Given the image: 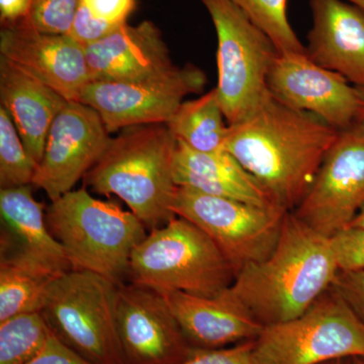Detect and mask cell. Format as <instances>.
<instances>
[{
	"label": "cell",
	"mask_w": 364,
	"mask_h": 364,
	"mask_svg": "<svg viewBox=\"0 0 364 364\" xmlns=\"http://www.w3.org/2000/svg\"><path fill=\"white\" fill-rule=\"evenodd\" d=\"M339 132L270 95L253 114L229 126L223 150L260 182L279 207L293 212Z\"/></svg>",
	"instance_id": "obj_1"
},
{
	"label": "cell",
	"mask_w": 364,
	"mask_h": 364,
	"mask_svg": "<svg viewBox=\"0 0 364 364\" xmlns=\"http://www.w3.org/2000/svg\"><path fill=\"white\" fill-rule=\"evenodd\" d=\"M338 272L331 239L289 212L272 254L244 267L229 289L267 327L308 310Z\"/></svg>",
	"instance_id": "obj_2"
},
{
	"label": "cell",
	"mask_w": 364,
	"mask_h": 364,
	"mask_svg": "<svg viewBox=\"0 0 364 364\" xmlns=\"http://www.w3.org/2000/svg\"><path fill=\"white\" fill-rule=\"evenodd\" d=\"M176 145L166 124L124 129L83 177L85 188L119 196L148 229L161 227L176 217Z\"/></svg>",
	"instance_id": "obj_3"
},
{
	"label": "cell",
	"mask_w": 364,
	"mask_h": 364,
	"mask_svg": "<svg viewBox=\"0 0 364 364\" xmlns=\"http://www.w3.org/2000/svg\"><path fill=\"white\" fill-rule=\"evenodd\" d=\"M46 223L63 246L72 270H86L119 286L146 228L131 210L98 200L86 188L71 191L46 208Z\"/></svg>",
	"instance_id": "obj_4"
},
{
	"label": "cell",
	"mask_w": 364,
	"mask_h": 364,
	"mask_svg": "<svg viewBox=\"0 0 364 364\" xmlns=\"http://www.w3.org/2000/svg\"><path fill=\"white\" fill-rule=\"evenodd\" d=\"M129 277L132 284L160 294L182 291L212 298L231 287L235 273L205 232L176 215L136 246Z\"/></svg>",
	"instance_id": "obj_5"
},
{
	"label": "cell",
	"mask_w": 364,
	"mask_h": 364,
	"mask_svg": "<svg viewBox=\"0 0 364 364\" xmlns=\"http://www.w3.org/2000/svg\"><path fill=\"white\" fill-rule=\"evenodd\" d=\"M117 284L86 270L59 275L40 312L54 336L92 364H124L117 332Z\"/></svg>",
	"instance_id": "obj_6"
},
{
	"label": "cell",
	"mask_w": 364,
	"mask_h": 364,
	"mask_svg": "<svg viewBox=\"0 0 364 364\" xmlns=\"http://www.w3.org/2000/svg\"><path fill=\"white\" fill-rule=\"evenodd\" d=\"M218 37L215 87L229 126L253 114L270 95L267 80L277 47L231 0H200Z\"/></svg>",
	"instance_id": "obj_7"
},
{
	"label": "cell",
	"mask_w": 364,
	"mask_h": 364,
	"mask_svg": "<svg viewBox=\"0 0 364 364\" xmlns=\"http://www.w3.org/2000/svg\"><path fill=\"white\" fill-rule=\"evenodd\" d=\"M258 364H325L364 358V323L331 287L298 317L263 328Z\"/></svg>",
	"instance_id": "obj_8"
},
{
	"label": "cell",
	"mask_w": 364,
	"mask_h": 364,
	"mask_svg": "<svg viewBox=\"0 0 364 364\" xmlns=\"http://www.w3.org/2000/svg\"><path fill=\"white\" fill-rule=\"evenodd\" d=\"M172 212L212 239L235 277L244 267L272 254L289 213L279 207H259L186 186H177Z\"/></svg>",
	"instance_id": "obj_9"
},
{
	"label": "cell",
	"mask_w": 364,
	"mask_h": 364,
	"mask_svg": "<svg viewBox=\"0 0 364 364\" xmlns=\"http://www.w3.org/2000/svg\"><path fill=\"white\" fill-rule=\"evenodd\" d=\"M207 77L198 67H174L154 76L124 82L90 81L78 102L92 107L109 133L129 127L167 124L184 97L202 92Z\"/></svg>",
	"instance_id": "obj_10"
},
{
	"label": "cell",
	"mask_w": 364,
	"mask_h": 364,
	"mask_svg": "<svg viewBox=\"0 0 364 364\" xmlns=\"http://www.w3.org/2000/svg\"><path fill=\"white\" fill-rule=\"evenodd\" d=\"M364 207V123L355 122L326 155L312 186L293 213L331 238Z\"/></svg>",
	"instance_id": "obj_11"
},
{
	"label": "cell",
	"mask_w": 364,
	"mask_h": 364,
	"mask_svg": "<svg viewBox=\"0 0 364 364\" xmlns=\"http://www.w3.org/2000/svg\"><path fill=\"white\" fill-rule=\"evenodd\" d=\"M117 332L124 364H181L198 350L166 299L135 284L117 287Z\"/></svg>",
	"instance_id": "obj_12"
},
{
	"label": "cell",
	"mask_w": 364,
	"mask_h": 364,
	"mask_svg": "<svg viewBox=\"0 0 364 364\" xmlns=\"http://www.w3.org/2000/svg\"><path fill=\"white\" fill-rule=\"evenodd\" d=\"M267 85L270 95L282 104L310 112L335 130H346L358 121L360 90L316 64L306 53H279Z\"/></svg>",
	"instance_id": "obj_13"
},
{
	"label": "cell",
	"mask_w": 364,
	"mask_h": 364,
	"mask_svg": "<svg viewBox=\"0 0 364 364\" xmlns=\"http://www.w3.org/2000/svg\"><path fill=\"white\" fill-rule=\"evenodd\" d=\"M102 117L80 102H67L53 122L33 186L51 202L73 191L97 163L112 136Z\"/></svg>",
	"instance_id": "obj_14"
},
{
	"label": "cell",
	"mask_w": 364,
	"mask_h": 364,
	"mask_svg": "<svg viewBox=\"0 0 364 364\" xmlns=\"http://www.w3.org/2000/svg\"><path fill=\"white\" fill-rule=\"evenodd\" d=\"M0 57L68 102H78L91 81L82 46L68 35L40 32L28 23L2 28Z\"/></svg>",
	"instance_id": "obj_15"
},
{
	"label": "cell",
	"mask_w": 364,
	"mask_h": 364,
	"mask_svg": "<svg viewBox=\"0 0 364 364\" xmlns=\"http://www.w3.org/2000/svg\"><path fill=\"white\" fill-rule=\"evenodd\" d=\"M310 6L309 58L364 88V9L348 0H310Z\"/></svg>",
	"instance_id": "obj_16"
},
{
	"label": "cell",
	"mask_w": 364,
	"mask_h": 364,
	"mask_svg": "<svg viewBox=\"0 0 364 364\" xmlns=\"http://www.w3.org/2000/svg\"><path fill=\"white\" fill-rule=\"evenodd\" d=\"M91 81L124 82L154 77L176 65L162 33L152 21L128 23L85 48Z\"/></svg>",
	"instance_id": "obj_17"
},
{
	"label": "cell",
	"mask_w": 364,
	"mask_h": 364,
	"mask_svg": "<svg viewBox=\"0 0 364 364\" xmlns=\"http://www.w3.org/2000/svg\"><path fill=\"white\" fill-rule=\"evenodd\" d=\"M162 296L189 344L198 350L226 348L252 341L264 328L235 298L229 287L212 298L182 291Z\"/></svg>",
	"instance_id": "obj_18"
},
{
	"label": "cell",
	"mask_w": 364,
	"mask_h": 364,
	"mask_svg": "<svg viewBox=\"0 0 364 364\" xmlns=\"http://www.w3.org/2000/svg\"><path fill=\"white\" fill-rule=\"evenodd\" d=\"M176 142L174 181L177 186L259 207H279L260 182L227 151L200 152Z\"/></svg>",
	"instance_id": "obj_19"
},
{
	"label": "cell",
	"mask_w": 364,
	"mask_h": 364,
	"mask_svg": "<svg viewBox=\"0 0 364 364\" xmlns=\"http://www.w3.org/2000/svg\"><path fill=\"white\" fill-rule=\"evenodd\" d=\"M0 100L26 150L39 165L53 122L68 100L2 57Z\"/></svg>",
	"instance_id": "obj_20"
},
{
	"label": "cell",
	"mask_w": 364,
	"mask_h": 364,
	"mask_svg": "<svg viewBox=\"0 0 364 364\" xmlns=\"http://www.w3.org/2000/svg\"><path fill=\"white\" fill-rule=\"evenodd\" d=\"M32 186L0 188L1 246L33 256L50 267L72 270L63 246L46 223V208L35 200Z\"/></svg>",
	"instance_id": "obj_21"
},
{
	"label": "cell",
	"mask_w": 364,
	"mask_h": 364,
	"mask_svg": "<svg viewBox=\"0 0 364 364\" xmlns=\"http://www.w3.org/2000/svg\"><path fill=\"white\" fill-rule=\"evenodd\" d=\"M0 258V322L18 314L40 312L49 287L66 272L6 246H1Z\"/></svg>",
	"instance_id": "obj_22"
},
{
	"label": "cell",
	"mask_w": 364,
	"mask_h": 364,
	"mask_svg": "<svg viewBox=\"0 0 364 364\" xmlns=\"http://www.w3.org/2000/svg\"><path fill=\"white\" fill-rule=\"evenodd\" d=\"M166 126L176 141L200 152L223 150L229 130L215 88L182 102Z\"/></svg>",
	"instance_id": "obj_23"
},
{
	"label": "cell",
	"mask_w": 364,
	"mask_h": 364,
	"mask_svg": "<svg viewBox=\"0 0 364 364\" xmlns=\"http://www.w3.org/2000/svg\"><path fill=\"white\" fill-rule=\"evenodd\" d=\"M52 332L41 312L0 322V364H28L45 348Z\"/></svg>",
	"instance_id": "obj_24"
},
{
	"label": "cell",
	"mask_w": 364,
	"mask_h": 364,
	"mask_svg": "<svg viewBox=\"0 0 364 364\" xmlns=\"http://www.w3.org/2000/svg\"><path fill=\"white\" fill-rule=\"evenodd\" d=\"M37 168L13 119L0 105V188L33 186Z\"/></svg>",
	"instance_id": "obj_25"
},
{
	"label": "cell",
	"mask_w": 364,
	"mask_h": 364,
	"mask_svg": "<svg viewBox=\"0 0 364 364\" xmlns=\"http://www.w3.org/2000/svg\"><path fill=\"white\" fill-rule=\"evenodd\" d=\"M259 26L279 53H306L287 16L289 0H231Z\"/></svg>",
	"instance_id": "obj_26"
},
{
	"label": "cell",
	"mask_w": 364,
	"mask_h": 364,
	"mask_svg": "<svg viewBox=\"0 0 364 364\" xmlns=\"http://www.w3.org/2000/svg\"><path fill=\"white\" fill-rule=\"evenodd\" d=\"M80 0H33L28 25L40 32L67 35Z\"/></svg>",
	"instance_id": "obj_27"
},
{
	"label": "cell",
	"mask_w": 364,
	"mask_h": 364,
	"mask_svg": "<svg viewBox=\"0 0 364 364\" xmlns=\"http://www.w3.org/2000/svg\"><path fill=\"white\" fill-rule=\"evenodd\" d=\"M330 239L339 272L364 269V228L347 227Z\"/></svg>",
	"instance_id": "obj_28"
},
{
	"label": "cell",
	"mask_w": 364,
	"mask_h": 364,
	"mask_svg": "<svg viewBox=\"0 0 364 364\" xmlns=\"http://www.w3.org/2000/svg\"><path fill=\"white\" fill-rule=\"evenodd\" d=\"M117 26H119L111 25L95 18L90 11L80 4L67 35L85 49L88 46L104 39L114 32Z\"/></svg>",
	"instance_id": "obj_29"
},
{
	"label": "cell",
	"mask_w": 364,
	"mask_h": 364,
	"mask_svg": "<svg viewBox=\"0 0 364 364\" xmlns=\"http://www.w3.org/2000/svg\"><path fill=\"white\" fill-rule=\"evenodd\" d=\"M253 342L254 340L212 350L198 349L181 364H258L254 358Z\"/></svg>",
	"instance_id": "obj_30"
},
{
	"label": "cell",
	"mask_w": 364,
	"mask_h": 364,
	"mask_svg": "<svg viewBox=\"0 0 364 364\" xmlns=\"http://www.w3.org/2000/svg\"><path fill=\"white\" fill-rule=\"evenodd\" d=\"M332 287L364 323V269L339 272Z\"/></svg>",
	"instance_id": "obj_31"
},
{
	"label": "cell",
	"mask_w": 364,
	"mask_h": 364,
	"mask_svg": "<svg viewBox=\"0 0 364 364\" xmlns=\"http://www.w3.org/2000/svg\"><path fill=\"white\" fill-rule=\"evenodd\" d=\"M80 4L95 18L114 26L126 23L136 7V0H80Z\"/></svg>",
	"instance_id": "obj_32"
},
{
	"label": "cell",
	"mask_w": 364,
	"mask_h": 364,
	"mask_svg": "<svg viewBox=\"0 0 364 364\" xmlns=\"http://www.w3.org/2000/svg\"><path fill=\"white\" fill-rule=\"evenodd\" d=\"M28 364H92L79 356L51 334L45 348Z\"/></svg>",
	"instance_id": "obj_33"
},
{
	"label": "cell",
	"mask_w": 364,
	"mask_h": 364,
	"mask_svg": "<svg viewBox=\"0 0 364 364\" xmlns=\"http://www.w3.org/2000/svg\"><path fill=\"white\" fill-rule=\"evenodd\" d=\"M33 0H0V21L11 26L26 23L32 11Z\"/></svg>",
	"instance_id": "obj_34"
},
{
	"label": "cell",
	"mask_w": 364,
	"mask_h": 364,
	"mask_svg": "<svg viewBox=\"0 0 364 364\" xmlns=\"http://www.w3.org/2000/svg\"><path fill=\"white\" fill-rule=\"evenodd\" d=\"M348 227H361L364 228V207L359 210L358 215H355L350 225Z\"/></svg>",
	"instance_id": "obj_35"
},
{
	"label": "cell",
	"mask_w": 364,
	"mask_h": 364,
	"mask_svg": "<svg viewBox=\"0 0 364 364\" xmlns=\"http://www.w3.org/2000/svg\"><path fill=\"white\" fill-rule=\"evenodd\" d=\"M361 91V98H363V100H361V109L360 112H359L358 114V119L356 122H363L364 123V88H359Z\"/></svg>",
	"instance_id": "obj_36"
},
{
	"label": "cell",
	"mask_w": 364,
	"mask_h": 364,
	"mask_svg": "<svg viewBox=\"0 0 364 364\" xmlns=\"http://www.w3.org/2000/svg\"><path fill=\"white\" fill-rule=\"evenodd\" d=\"M351 359H338V360L331 361L325 364H350Z\"/></svg>",
	"instance_id": "obj_37"
},
{
	"label": "cell",
	"mask_w": 364,
	"mask_h": 364,
	"mask_svg": "<svg viewBox=\"0 0 364 364\" xmlns=\"http://www.w3.org/2000/svg\"><path fill=\"white\" fill-rule=\"evenodd\" d=\"M350 364H364V358H351Z\"/></svg>",
	"instance_id": "obj_38"
},
{
	"label": "cell",
	"mask_w": 364,
	"mask_h": 364,
	"mask_svg": "<svg viewBox=\"0 0 364 364\" xmlns=\"http://www.w3.org/2000/svg\"><path fill=\"white\" fill-rule=\"evenodd\" d=\"M348 1L352 2V4H358V6L364 9V0H348Z\"/></svg>",
	"instance_id": "obj_39"
}]
</instances>
